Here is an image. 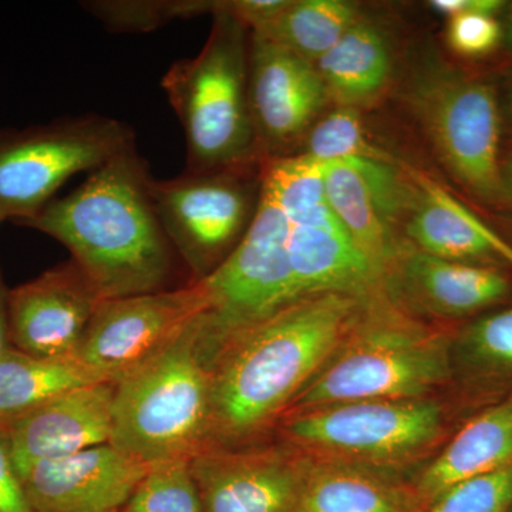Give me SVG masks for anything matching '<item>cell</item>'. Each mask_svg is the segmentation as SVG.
<instances>
[{
	"instance_id": "603a6c76",
	"label": "cell",
	"mask_w": 512,
	"mask_h": 512,
	"mask_svg": "<svg viewBox=\"0 0 512 512\" xmlns=\"http://www.w3.org/2000/svg\"><path fill=\"white\" fill-rule=\"evenodd\" d=\"M325 185L330 210L386 278L387 269L400 247L392 229L380 217L359 168L350 158L329 161L326 163Z\"/></svg>"
},
{
	"instance_id": "7402d4cb",
	"label": "cell",
	"mask_w": 512,
	"mask_h": 512,
	"mask_svg": "<svg viewBox=\"0 0 512 512\" xmlns=\"http://www.w3.org/2000/svg\"><path fill=\"white\" fill-rule=\"evenodd\" d=\"M100 382L74 357L43 359L9 348L0 357V426L70 390Z\"/></svg>"
},
{
	"instance_id": "52a82bcc",
	"label": "cell",
	"mask_w": 512,
	"mask_h": 512,
	"mask_svg": "<svg viewBox=\"0 0 512 512\" xmlns=\"http://www.w3.org/2000/svg\"><path fill=\"white\" fill-rule=\"evenodd\" d=\"M288 238L289 222L284 212L262 188L248 231L227 259L200 281L208 296L202 338L212 365L229 339L298 301Z\"/></svg>"
},
{
	"instance_id": "4fadbf2b",
	"label": "cell",
	"mask_w": 512,
	"mask_h": 512,
	"mask_svg": "<svg viewBox=\"0 0 512 512\" xmlns=\"http://www.w3.org/2000/svg\"><path fill=\"white\" fill-rule=\"evenodd\" d=\"M101 298L70 259L8 292L10 348L43 359L74 357Z\"/></svg>"
},
{
	"instance_id": "cb8c5ba5",
	"label": "cell",
	"mask_w": 512,
	"mask_h": 512,
	"mask_svg": "<svg viewBox=\"0 0 512 512\" xmlns=\"http://www.w3.org/2000/svg\"><path fill=\"white\" fill-rule=\"evenodd\" d=\"M359 20V10L343 0H289L264 28L251 30L288 47L315 64Z\"/></svg>"
},
{
	"instance_id": "484cf974",
	"label": "cell",
	"mask_w": 512,
	"mask_h": 512,
	"mask_svg": "<svg viewBox=\"0 0 512 512\" xmlns=\"http://www.w3.org/2000/svg\"><path fill=\"white\" fill-rule=\"evenodd\" d=\"M293 512H402L392 494L372 478L325 468L303 477Z\"/></svg>"
},
{
	"instance_id": "f35d334b",
	"label": "cell",
	"mask_w": 512,
	"mask_h": 512,
	"mask_svg": "<svg viewBox=\"0 0 512 512\" xmlns=\"http://www.w3.org/2000/svg\"><path fill=\"white\" fill-rule=\"evenodd\" d=\"M8 221V218L3 215V212L0 211V224H3V222Z\"/></svg>"
},
{
	"instance_id": "e575fe53",
	"label": "cell",
	"mask_w": 512,
	"mask_h": 512,
	"mask_svg": "<svg viewBox=\"0 0 512 512\" xmlns=\"http://www.w3.org/2000/svg\"><path fill=\"white\" fill-rule=\"evenodd\" d=\"M505 3L500 0H433L431 9L447 16L448 19L466 13H483L493 15L504 8Z\"/></svg>"
},
{
	"instance_id": "8fae6325",
	"label": "cell",
	"mask_w": 512,
	"mask_h": 512,
	"mask_svg": "<svg viewBox=\"0 0 512 512\" xmlns=\"http://www.w3.org/2000/svg\"><path fill=\"white\" fill-rule=\"evenodd\" d=\"M440 427V407L429 400H365L296 414L286 433L343 456L390 460L427 446Z\"/></svg>"
},
{
	"instance_id": "3957f363",
	"label": "cell",
	"mask_w": 512,
	"mask_h": 512,
	"mask_svg": "<svg viewBox=\"0 0 512 512\" xmlns=\"http://www.w3.org/2000/svg\"><path fill=\"white\" fill-rule=\"evenodd\" d=\"M211 372L201 313L114 383L111 446L147 466L197 456L210 429Z\"/></svg>"
},
{
	"instance_id": "f1b7e54d",
	"label": "cell",
	"mask_w": 512,
	"mask_h": 512,
	"mask_svg": "<svg viewBox=\"0 0 512 512\" xmlns=\"http://www.w3.org/2000/svg\"><path fill=\"white\" fill-rule=\"evenodd\" d=\"M313 160H348V158H380L367 143L359 110L338 106L308 131L305 151Z\"/></svg>"
},
{
	"instance_id": "d6a6232c",
	"label": "cell",
	"mask_w": 512,
	"mask_h": 512,
	"mask_svg": "<svg viewBox=\"0 0 512 512\" xmlns=\"http://www.w3.org/2000/svg\"><path fill=\"white\" fill-rule=\"evenodd\" d=\"M0 512H35L26 497L3 426H0Z\"/></svg>"
},
{
	"instance_id": "e0dca14e",
	"label": "cell",
	"mask_w": 512,
	"mask_h": 512,
	"mask_svg": "<svg viewBox=\"0 0 512 512\" xmlns=\"http://www.w3.org/2000/svg\"><path fill=\"white\" fill-rule=\"evenodd\" d=\"M387 272L409 301L441 316L483 311L507 298L511 289L507 276L493 265L450 261L413 245L400 248Z\"/></svg>"
},
{
	"instance_id": "ac0fdd59",
	"label": "cell",
	"mask_w": 512,
	"mask_h": 512,
	"mask_svg": "<svg viewBox=\"0 0 512 512\" xmlns=\"http://www.w3.org/2000/svg\"><path fill=\"white\" fill-rule=\"evenodd\" d=\"M404 229L413 247L426 254L512 268V245L440 185L417 178Z\"/></svg>"
},
{
	"instance_id": "5b68a950",
	"label": "cell",
	"mask_w": 512,
	"mask_h": 512,
	"mask_svg": "<svg viewBox=\"0 0 512 512\" xmlns=\"http://www.w3.org/2000/svg\"><path fill=\"white\" fill-rule=\"evenodd\" d=\"M133 144L127 124L97 114L0 130V211L18 225L30 220L74 174L92 173Z\"/></svg>"
},
{
	"instance_id": "83f0119b",
	"label": "cell",
	"mask_w": 512,
	"mask_h": 512,
	"mask_svg": "<svg viewBox=\"0 0 512 512\" xmlns=\"http://www.w3.org/2000/svg\"><path fill=\"white\" fill-rule=\"evenodd\" d=\"M121 512H202L190 458L148 466L146 476Z\"/></svg>"
},
{
	"instance_id": "d590c367",
	"label": "cell",
	"mask_w": 512,
	"mask_h": 512,
	"mask_svg": "<svg viewBox=\"0 0 512 512\" xmlns=\"http://www.w3.org/2000/svg\"><path fill=\"white\" fill-rule=\"evenodd\" d=\"M8 292L3 284L2 275H0V357L10 348L8 335Z\"/></svg>"
},
{
	"instance_id": "d6986e66",
	"label": "cell",
	"mask_w": 512,
	"mask_h": 512,
	"mask_svg": "<svg viewBox=\"0 0 512 512\" xmlns=\"http://www.w3.org/2000/svg\"><path fill=\"white\" fill-rule=\"evenodd\" d=\"M288 252L296 299L325 292L369 298L384 279L342 225H289Z\"/></svg>"
},
{
	"instance_id": "1f68e13d",
	"label": "cell",
	"mask_w": 512,
	"mask_h": 512,
	"mask_svg": "<svg viewBox=\"0 0 512 512\" xmlns=\"http://www.w3.org/2000/svg\"><path fill=\"white\" fill-rule=\"evenodd\" d=\"M503 40V28L493 15L466 13L448 20L447 42L463 57H483L493 53Z\"/></svg>"
},
{
	"instance_id": "30bf717a",
	"label": "cell",
	"mask_w": 512,
	"mask_h": 512,
	"mask_svg": "<svg viewBox=\"0 0 512 512\" xmlns=\"http://www.w3.org/2000/svg\"><path fill=\"white\" fill-rule=\"evenodd\" d=\"M205 311L208 296L201 282L103 301L74 359L101 382L117 383L164 349Z\"/></svg>"
},
{
	"instance_id": "9c48e42d",
	"label": "cell",
	"mask_w": 512,
	"mask_h": 512,
	"mask_svg": "<svg viewBox=\"0 0 512 512\" xmlns=\"http://www.w3.org/2000/svg\"><path fill=\"white\" fill-rule=\"evenodd\" d=\"M248 167V165H245ZM245 167L151 178L154 210L171 245L195 276L207 278L227 259L254 220L262 173L248 180Z\"/></svg>"
},
{
	"instance_id": "836d02e7",
	"label": "cell",
	"mask_w": 512,
	"mask_h": 512,
	"mask_svg": "<svg viewBox=\"0 0 512 512\" xmlns=\"http://www.w3.org/2000/svg\"><path fill=\"white\" fill-rule=\"evenodd\" d=\"M289 0H235L229 9L249 30L264 28L286 8Z\"/></svg>"
},
{
	"instance_id": "8d00e7d4",
	"label": "cell",
	"mask_w": 512,
	"mask_h": 512,
	"mask_svg": "<svg viewBox=\"0 0 512 512\" xmlns=\"http://www.w3.org/2000/svg\"><path fill=\"white\" fill-rule=\"evenodd\" d=\"M503 184L507 202H512V156L503 164Z\"/></svg>"
},
{
	"instance_id": "ab89813d",
	"label": "cell",
	"mask_w": 512,
	"mask_h": 512,
	"mask_svg": "<svg viewBox=\"0 0 512 512\" xmlns=\"http://www.w3.org/2000/svg\"><path fill=\"white\" fill-rule=\"evenodd\" d=\"M510 103H511V111H512V90H511V94H510Z\"/></svg>"
},
{
	"instance_id": "9a60e30c",
	"label": "cell",
	"mask_w": 512,
	"mask_h": 512,
	"mask_svg": "<svg viewBox=\"0 0 512 512\" xmlns=\"http://www.w3.org/2000/svg\"><path fill=\"white\" fill-rule=\"evenodd\" d=\"M190 464L202 512H293L305 477L276 450H207Z\"/></svg>"
},
{
	"instance_id": "44dd1931",
	"label": "cell",
	"mask_w": 512,
	"mask_h": 512,
	"mask_svg": "<svg viewBox=\"0 0 512 512\" xmlns=\"http://www.w3.org/2000/svg\"><path fill=\"white\" fill-rule=\"evenodd\" d=\"M315 66L329 99L359 110L386 92L392 77V50L382 30L359 19Z\"/></svg>"
},
{
	"instance_id": "7c38bea8",
	"label": "cell",
	"mask_w": 512,
	"mask_h": 512,
	"mask_svg": "<svg viewBox=\"0 0 512 512\" xmlns=\"http://www.w3.org/2000/svg\"><path fill=\"white\" fill-rule=\"evenodd\" d=\"M248 99L259 147L271 158L308 133L329 94L315 64L251 32Z\"/></svg>"
},
{
	"instance_id": "4dcf8cb0",
	"label": "cell",
	"mask_w": 512,
	"mask_h": 512,
	"mask_svg": "<svg viewBox=\"0 0 512 512\" xmlns=\"http://www.w3.org/2000/svg\"><path fill=\"white\" fill-rule=\"evenodd\" d=\"M468 362L484 372H512V308L476 320L463 338Z\"/></svg>"
},
{
	"instance_id": "5bb4252c",
	"label": "cell",
	"mask_w": 512,
	"mask_h": 512,
	"mask_svg": "<svg viewBox=\"0 0 512 512\" xmlns=\"http://www.w3.org/2000/svg\"><path fill=\"white\" fill-rule=\"evenodd\" d=\"M147 470L109 443L39 461L19 476L35 512H121Z\"/></svg>"
},
{
	"instance_id": "6da1fadb",
	"label": "cell",
	"mask_w": 512,
	"mask_h": 512,
	"mask_svg": "<svg viewBox=\"0 0 512 512\" xmlns=\"http://www.w3.org/2000/svg\"><path fill=\"white\" fill-rule=\"evenodd\" d=\"M365 299L305 296L229 339L212 365L204 450H228L265 430L359 322Z\"/></svg>"
},
{
	"instance_id": "277c9868",
	"label": "cell",
	"mask_w": 512,
	"mask_h": 512,
	"mask_svg": "<svg viewBox=\"0 0 512 512\" xmlns=\"http://www.w3.org/2000/svg\"><path fill=\"white\" fill-rule=\"evenodd\" d=\"M200 55L175 62L161 80L184 128L188 173L251 165L261 147L248 99L251 30L218 3Z\"/></svg>"
},
{
	"instance_id": "8992f818",
	"label": "cell",
	"mask_w": 512,
	"mask_h": 512,
	"mask_svg": "<svg viewBox=\"0 0 512 512\" xmlns=\"http://www.w3.org/2000/svg\"><path fill=\"white\" fill-rule=\"evenodd\" d=\"M450 375L441 336L399 323L370 328L293 399L299 413L365 400L420 399Z\"/></svg>"
},
{
	"instance_id": "ba28073f",
	"label": "cell",
	"mask_w": 512,
	"mask_h": 512,
	"mask_svg": "<svg viewBox=\"0 0 512 512\" xmlns=\"http://www.w3.org/2000/svg\"><path fill=\"white\" fill-rule=\"evenodd\" d=\"M413 109L441 163L485 204L507 202L500 160V110L490 84L448 69L423 74Z\"/></svg>"
},
{
	"instance_id": "f546056e",
	"label": "cell",
	"mask_w": 512,
	"mask_h": 512,
	"mask_svg": "<svg viewBox=\"0 0 512 512\" xmlns=\"http://www.w3.org/2000/svg\"><path fill=\"white\" fill-rule=\"evenodd\" d=\"M512 463L461 481L434 498L427 512H511Z\"/></svg>"
},
{
	"instance_id": "74e56055",
	"label": "cell",
	"mask_w": 512,
	"mask_h": 512,
	"mask_svg": "<svg viewBox=\"0 0 512 512\" xmlns=\"http://www.w3.org/2000/svg\"><path fill=\"white\" fill-rule=\"evenodd\" d=\"M503 39L505 40V45L512 50V6L510 15H508L507 26L503 30Z\"/></svg>"
},
{
	"instance_id": "2e32d148",
	"label": "cell",
	"mask_w": 512,
	"mask_h": 512,
	"mask_svg": "<svg viewBox=\"0 0 512 512\" xmlns=\"http://www.w3.org/2000/svg\"><path fill=\"white\" fill-rule=\"evenodd\" d=\"M114 383L87 384L5 426L16 470L109 444Z\"/></svg>"
},
{
	"instance_id": "7a4b0ae2",
	"label": "cell",
	"mask_w": 512,
	"mask_h": 512,
	"mask_svg": "<svg viewBox=\"0 0 512 512\" xmlns=\"http://www.w3.org/2000/svg\"><path fill=\"white\" fill-rule=\"evenodd\" d=\"M150 181L133 144L20 225L69 249L101 301L167 291L174 248L154 210Z\"/></svg>"
},
{
	"instance_id": "4316f807",
	"label": "cell",
	"mask_w": 512,
	"mask_h": 512,
	"mask_svg": "<svg viewBox=\"0 0 512 512\" xmlns=\"http://www.w3.org/2000/svg\"><path fill=\"white\" fill-rule=\"evenodd\" d=\"M220 2L208 0H93L82 8L92 13L111 32L144 33L174 20L214 13Z\"/></svg>"
},
{
	"instance_id": "ffe728a7",
	"label": "cell",
	"mask_w": 512,
	"mask_h": 512,
	"mask_svg": "<svg viewBox=\"0 0 512 512\" xmlns=\"http://www.w3.org/2000/svg\"><path fill=\"white\" fill-rule=\"evenodd\" d=\"M512 463V394L468 421L420 480L421 493L439 497L461 481Z\"/></svg>"
},
{
	"instance_id": "d4e9b609",
	"label": "cell",
	"mask_w": 512,
	"mask_h": 512,
	"mask_svg": "<svg viewBox=\"0 0 512 512\" xmlns=\"http://www.w3.org/2000/svg\"><path fill=\"white\" fill-rule=\"evenodd\" d=\"M325 174L326 163L305 154L266 158L262 188L274 198L292 227L342 225L330 210Z\"/></svg>"
}]
</instances>
